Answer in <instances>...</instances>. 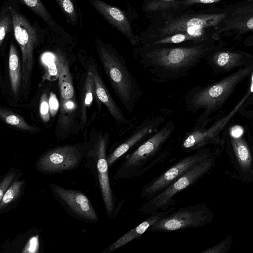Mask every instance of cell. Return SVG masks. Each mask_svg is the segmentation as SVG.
Segmentation results:
<instances>
[{
	"label": "cell",
	"mask_w": 253,
	"mask_h": 253,
	"mask_svg": "<svg viewBox=\"0 0 253 253\" xmlns=\"http://www.w3.org/2000/svg\"><path fill=\"white\" fill-rule=\"evenodd\" d=\"M92 6L111 25L123 34L133 45H137L139 39L135 36L125 13L119 8L102 0H88Z\"/></svg>",
	"instance_id": "2e32d148"
},
{
	"label": "cell",
	"mask_w": 253,
	"mask_h": 253,
	"mask_svg": "<svg viewBox=\"0 0 253 253\" xmlns=\"http://www.w3.org/2000/svg\"><path fill=\"white\" fill-rule=\"evenodd\" d=\"M20 169L11 168L0 179V200L9 187L21 176Z\"/></svg>",
	"instance_id": "83f0119b"
},
{
	"label": "cell",
	"mask_w": 253,
	"mask_h": 253,
	"mask_svg": "<svg viewBox=\"0 0 253 253\" xmlns=\"http://www.w3.org/2000/svg\"><path fill=\"white\" fill-rule=\"evenodd\" d=\"M222 137L224 147L237 172V177L245 182H251L253 179V152L241 134H236L231 130L225 128Z\"/></svg>",
	"instance_id": "8fae6325"
},
{
	"label": "cell",
	"mask_w": 253,
	"mask_h": 253,
	"mask_svg": "<svg viewBox=\"0 0 253 253\" xmlns=\"http://www.w3.org/2000/svg\"><path fill=\"white\" fill-rule=\"evenodd\" d=\"M63 13L68 22L74 26L79 21L78 8L75 0H54Z\"/></svg>",
	"instance_id": "4316f807"
},
{
	"label": "cell",
	"mask_w": 253,
	"mask_h": 253,
	"mask_svg": "<svg viewBox=\"0 0 253 253\" xmlns=\"http://www.w3.org/2000/svg\"><path fill=\"white\" fill-rule=\"evenodd\" d=\"M13 22L14 36L21 51L22 81L25 89L29 88L33 69L34 50L38 44V31L30 21L12 6L7 7Z\"/></svg>",
	"instance_id": "52a82bcc"
},
{
	"label": "cell",
	"mask_w": 253,
	"mask_h": 253,
	"mask_svg": "<svg viewBox=\"0 0 253 253\" xmlns=\"http://www.w3.org/2000/svg\"><path fill=\"white\" fill-rule=\"evenodd\" d=\"M49 186L55 199L70 215L81 221L98 222L96 211L83 193L54 183L49 184Z\"/></svg>",
	"instance_id": "30bf717a"
},
{
	"label": "cell",
	"mask_w": 253,
	"mask_h": 253,
	"mask_svg": "<svg viewBox=\"0 0 253 253\" xmlns=\"http://www.w3.org/2000/svg\"><path fill=\"white\" fill-rule=\"evenodd\" d=\"M21 62L17 51L13 43L9 46L8 68L11 90L16 96L18 93L21 82Z\"/></svg>",
	"instance_id": "44dd1931"
},
{
	"label": "cell",
	"mask_w": 253,
	"mask_h": 253,
	"mask_svg": "<svg viewBox=\"0 0 253 253\" xmlns=\"http://www.w3.org/2000/svg\"><path fill=\"white\" fill-rule=\"evenodd\" d=\"M207 147L198 149L192 155L180 160L165 172L146 184L140 193L141 198L149 200L162 191L180 177L190 168L217 152Z\"/></svg>",
	"instance_id": "9c48e42d"
},
{
	"label": "cell",
	"mask_w": 253,
	"mask_h": 253,
	"mask_svg": "<svg viewBox=\"0 0 253 253\" xmlns=\"http://www.w3.org/2000/svg\"><path fill=\"white\" fill-rule=\"evenodd\" d=\"M175 209L174 208L171 207L168 210L158 211L150 214L149 216L139 225L125 234L106 248L102 253H110L125 245L134 239L140 237L147 231L150 226L165 217Z\"/></svg>",
	"instance_id": "d6986e66"
},
{
	"label": "cell",
	"mask_w": 253,
	"mask_h": 253,
	"mask_svg": "<svg viewBox=\"0 0 253 253\" xmlns=\"http://www.w3.org/2000/svg\"><path fill=\"white\" fill-rule=\"evenodd\" d=\"M175 128L171 120L162 126L155 133L127 154L115 173V179L138 177L146 170V165L171 137Z\"/></svg>",
	"instance_id": "277c9868"
},
{
	"label": "cell",
	"mask_w": 253,
	"mask_h": 253,
	"mask_svg": "<svg viewBox=\"0 0 253 253\" xmlns=\"http://www.w3.org/2000/svg\"><path fill=\"white\" fill-rule=\"evenodd\" d=\"M25 187L24 179L16 180L9 187L0 200V214L17 206L21 200Z\"/></svg>",
	"instance_id": "ffe728a7"
},
{
	"label": "cell",
	"mask_w": 253,
	"mask_h": 253,
	"mask_svg": "<svg viewBox=\"0 0 253 253\" xmlns=\"http://www.w3.org/2000/svg\"><path fill=\"white\" fill-rule=\"evenodd\" d=\"M219 0H183L181 1H177L176 3L179 5H188L195 3H211L217 2Z\"/></svg>",
	"instance_id": "e575fe53"
},
{
	"label": "cell",
	"mask_w": 253,
	"mask_h": 253,
	"mask_svg": "<svg viewBox=\"0 0 253 253\" xmlns=\"http://www.w3.org/2000/svg\"><path fill=\"white\" fill-rule=\"evenodd\" d=\"M39 16L53 31L58 30L57 23L41 0H19Z\"/></svg>",
	"instance_id": "7402d4cb"
},
{
	"label": "cell",
	"mask_w": 253,
	"mask_h": 253,
	"mask_svg": "<svg viewBox=\"0 0 253 253\" xmlns=\"http://www.w3.org/2000/svg\"><path fill=\"white\" fill-rule=\"evenodd\" d=\"M248 28L250 29H253V18H251L248 20L247 23Z\"/></svg>",
	"instance_id": "8d00e7d4"
},
{
	"label": "cell",
	"mask_w": 253,
	"mask_h": 253,
	"mask_svg": "<svg viewBox=\"0 0 253 253\" xmlns=\"http://www.w3.org/2000/svg\"><path fill=\"white\" fill-rule=\"evenodd\" d=\"M210 53L204 44L146 47L136 53L140 65L152 82L165 83L184 78Z\"/></svg>",
	"instance_id": "6da1fadb"
},
{
	"label": "cell",
	"mask_w": 253,
	"mask_h": 253,
	"mask_svg": "<svg viewBox=\"0 0 253 253\" xmlns=\"http://www.w3.org/2000/svg\"><path fill=\"white\" fill-rule=\"evenodd\" d=\"M217 152L190 168L165 189L147 200L140 207V212L150 215L171 208L175 204L173 197L176 194L196 183L211 169L215 163V155Z\"/></svg>",
	"instance_id": "5b68a950"
},
{
	"label": "cell",
	"mask_w": 253,
	"mask_h": 253,
	"mask_svg": "<svg viewBox=\"0 0 253 253\" xmlns=\"http://www.w3.org/2000/svg\"><path fill=\"white\" fill-rule=\"evenodd\" d=\"M59 87L61 97L70 99L74 97V88L68 62L65 61L59 76Z\"/></svg>",
	"instance_id": "d4e9b609"
},
{
	"label": "cell",
	"mask_w": 253,
	"mask_h": 253,
	"mask_svg": "<svg viewBox=\"0 0 253 253\" xmlns=\"http://www.w3.org/2000/svg\"><path fill=\"white\" fill-rule=\"evenodd\" d=\"M206 61L212 71L216 74L227 73L253 65V56L225 51L209 54L206 57Z\"/></svg>",
	"instance_id": "e0dca14e"
},
{
	"label": "cell",
	"mask_w": 253,
	"mask_h": 253,
	"mask_svg": "<svg viewBox=\"0 0 253 253\" xmlns=\"http://www.w3.org/2000/svg\"><path fill=\"white\" fill-rule=\"evenodd\" d=\"M48 98L47 93L45 92L42 94L40 99V114L44 122H48L50 117Z\"/></svg>",
	"instance_id": "1f68e13d"
},
{
	"label": "cell",
	"mask_w": 253,
	"mask_h": 253,
	"mask_svg": "<svg viewBox=\"0 0 253 253\" xmlns=\"http://www.w3.org/2000/svg\"><path fill=\"white\" fill-rule=\"evenodd\" d=\"M253 72V65L236 70L222 79L207 86L196 85L184 95L187 111L196 113L203 110L194 127H206L211 117L225 104L236 87Z\"/></svg>",
	"instance_id": "7a4b0ae2"
},
{
	"label": "cell",
	"mask_w": 253,
	"mask_h": 253,
	"mask_svg": "<svg viewBox=\"0 0 253 253\" xmlns=\"http://www.w3.org/2000/svg\"><path fill=\"white\" fill-rule=\"evenodd\" d=\"M42 61L46 67V76L49 77H59L62 67L66 61L60 55L47 52L41 57Z\"/></svg>",
	"instance_id": "cb8c5ba5"
},
{
	"label": "cell",
	"mask_w": 253,
	"mask_h": 253,
	"mask_svg": "<svg viewBox=\"0 0 253 253\" xmlns=\"http://www.w3.org/2000/svg\"><path fill=\"white\" fill-rule=\"evenodd\" d=\"M214 20L211 15H183L172 19L159 29L155 37L161 38L177 33H185L195 40L202 34V29L213 23Z\"/></svg>",
	"instance_id": "9a60e30c"
},
{
	"label": "cell",
	"mask_w": 253,
	"mask_h": 253,
	"mask_svg": "<svg viewBox=\"0 0 253 253\" xmlns=\"http://www.w3.org/2000/svg\"><path fill=\"white\" fill-rule=\"evenodd\" d=\"M96 96L93 71L90 67L85 80L82 98V121L86 120V109L91 105L94 97Z\"/></svg>",
	"instance_id": "603a6c76"
},
{
	"label": "cell",
	"mask_w": 253,
	"mask_h": 253,
	"mask_svg": "<svg viewBox=\"0 0 253 253\" xmlns=\"http://www.w3.org/2000/svg\"><path fill=\"white\" fill-rule=\"evenodd\" d=\"M96 49L106 75L120 101L131 113L141 97V88L125 59L111 46L96 40Z\"/></svg>",
	"instance_id": "3957f363"
},
{
	"label": "cell",
	"mask_w": 253,
	"mask_h": 253,
	"mask_svg": "<svg viewBox=\"0 0 253 253\" xmlns=\"http://www.w3.org/2000/svg\"><path fill=\"white\" fill-rule=\"evenodd\" d=\"M13 28L12 18L8 9H3L0 17V46L4 42L6 35Z\"/></svg>",
	"instance_id": "f546056e"
},
{
	"label": "cell",
	"mask_w": 253,
	"mask_h": 253,
	"mask_svg": "<svg viewBox=\"0 0 253 253\" xmlns=\"http://www.w3.org/2000/svg\"><path fill=\"white\" fill-rule=\"evenodd\" d=\"M83 158V154L76 146L64 145L44 153L37 160L35 167L45 174H56L75 169Z\"/></svg>",
	"instance_id": "7c38bea8"
},
{
	"label": "cell",
	"mask_w": 253,
	"mask_h": 253,
	"mask_svg": "<svg viewBox=\"0 0 253 253\" xmlns=\"http://www.w3.org/2000/svg\"><path fill=\"white\" fill-rule=\"evenodd\" d=\"M176 1V0H149L145 9L150 11H156L176 7L178 6Z\"/></svg>",
	"instance_id": "4dcf8cb0"
},
{
	"label": "cell",
	"mask_w": 253,
	"mask_h": 253,
	"mask_svg": "<svg viewBox=\"0 0 253 253\" xmlns=\"http://www.w3.org/2000/svg\"><path fill=\"white\" fill-rule=\"evenodd\" d=\"M249 90L243 97L227 114L217 119L208 128L193 127L187 131L182 141V149L187 152L196 151L209 145H215L220 148H224V141L220 136L232 119L245 107V103L251 94Z\"/></svg>",
	"instance_id": "8992f818"
},
{
	"label": "cell",
	"mask_w": 253,
	"mask_h": 253,
	"mask_svg": "<svg viewBox=\"0 0 253 253\" xmlns=\"http://www.w3.org/2000/svg\"><path fill=\"white\" fill-rule=\"evenodd\" d=\"M108 140L107 134L100 135L93 151L92 157L106 213L109 217L113 218L117 213V210L109 177V167L106 154Z\"/></svg>",
	"instance_id": "4fadbf2b"
},
{
	"label": "cell",
	"mask_w": 253,
	"mask_h": 253,
	"mask_svg": "<svg viewBox=\"0 0 253 253\" xmlns=\"http://www.w3.org/2000/svg\"><path fill=\"white\" fill-rule=\"evenodd\" d=\"M0 117L6 124L20 129L30 132L36 131V129L27 123L22 117L8 110L1 108Z\"/></svg>",
	"instance_id": "484cf974"
},
{
	"label": "cell",
	"mask_w": 253,
	"mask_h": 253,
	"mask_svg": "<svg viewBox=\"0 0 253 253\" xmlns=\"http://www.w3.org/2000/svg\"><path fill=\"white\" fill-rule=\"evenodd\" d=\"M213 213L205 204L174 210L150 226L151 232H169L202 227L211 222Z\"/></svg>",
	"instance_id": "ba28073f"
},
{
	"label": "cell",
	"mask_w": 253,
	"mask_h": 253,
	"mask_svg": "<svg viewBox=\"0 0 253 253\" xmlns=\"http://www.w3.org/2000/svg\"><path fill=\"white\" fill-rule=\"evenodd\" d=\"M232 240L231 237H228L224 240L217 245L202 251V253H225L229 250Z\"/></svg>",
	"instance_id": "d6a6232c"
},
{
	"label": "cell",
	"mask_w": 253,
	"mask_h": 253,
	"mask_svg": "<svg viewBox=\"0 0 253 253\" xmlns=\"http://www.w3.org/2000/svg\"><path fill=\"white\" fill-rule=\"evenodd\" d=\"M91 68L93 74L95 95L98 100L106 106L117 124L123 126L128 125L129 121L113 100L96 69L94 66Z\"/></svg>",
	"instance_id": "ac0fdd59"
},
{
	"label": "cell",
	"mask_w": 253,
	"mask_h": 253,
	"mask_svg": "<svg viewBox=\"0 0 253 253\" xmlns=\"http://www.w3.org/2000/svg\"><path fill=\"white\" fill-rule=\"evenodd\" d=\"M191 40H194L192 37L185 33H177L155 40L150 43V46L147 47L158 46L167 44H178Z\"/></svg>",
	"instance_id": "f1b7e54d"
},
{
	"label": "cell",
	"mask_w": 253,
	"mask_h": 253,
	"mask_svg": "<svg viewBox=\"0 0 253 253\" xmlns=\"http://www.w3.org/2000/svg\"><path fill=\"white\" fill-rule=\"evenodd\" d=\"M165 118L157 116L146 119L132 131L130 134L107 156L109 167L113 165L120 157L140 142H143L155 133L164 123Z\"/></svg>",
	"instance_id": "5bb4252c"
},
{
	"label": "cell",
	"mask_w": 253,
	"mask_h": 253,
	"mask_svg": "<svg viewBox=\"0 0 253 253\" xmlns=\"http://www.w3.org/2000/svg\"><path fill=\"white\" fill-rule=\"evenodd\" d=\"M252 104H253V93L252 94V93L247 100L245 106Z\"/></svg>",
	"instance_id": "d590c367"
},
{
	"label": "cell",
	"mask_w": 253,
	"mask_h": 253,
	"mask_svg": "<svg viewBox=\"0 0 253 253\" xmlns=\"http://www.w3.org/2000/svg\"><path fill=\"white\" fill-rule=\"evenodd\" d=\"M48 103L50 115L53 117L58 112L60 105L56 94L52 92L49 94Z\"/></svg>",
	"instance_id": "836d02e7"
}]
</instances>
